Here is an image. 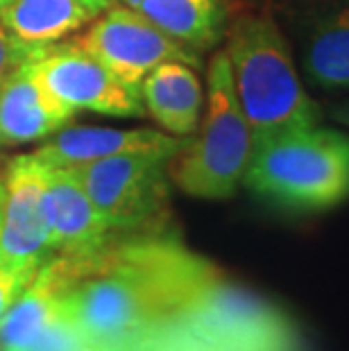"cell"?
Instances as JSON below:
<instances>
[{
	"label": "cell",
	"mask_w": 349,
	"mask_h": 351,
	"mask_svg": "<svg viewBox=\"0 0 349 351\" xmlns=\"http://www.w3.org/2000/svg\"><path fill=\"white\" fill-rule=\"evenodd\" d=\"M84 3L91 7V10L95 12V14H102L105 10H109L111 5H116L118 0H84Z\"/></svg>",
	"instance_id": "7402d4cb"
},
{
	"label": "cell",
	"mask_w": 349,
	"mask_h": 351,
	"mask_svg": "<svg viewBox=\"0 0 349 351\" xmlns=\"http://www.w3.org/2000/svg\"><path fill=\"white\" fill-rule=\"evenodd\" d=\"M36 267L10 265L0 261V322L12 308V304L19 300V295L29 286V281L36 276Z\"/></svg>",
	"instance_id": "ffe728a7"
},
{
	"label": "cell",
	"mask_w": 349,
	"mask_h": 351,
	"mask_svg": "<svg viewBox=\"0 0 349 351\" xmlns=\"http://www.w3.org/2000/svg\"><path fill=\"white\" fill-rule=\"evenodd\" d=\"M7 3H10V0H0V10H3V7H5Z\"/></svg>",
	"instance_id": "cb8c5ba5"
},
{
	"label": "cell",
	"mask_w": 349,
	"mask_h": 351,
	"mask_svg": "<svg viewBox=\"0 0 349 351\" xmlns=\"http://www.w3.org/2000/svg\"><path fill=\"white\" fill-rule=\"evenodd\" d=\"M50 168L32 154H21L5 170V218L0 261L21 267H39L55 256L43 206Z\"/></svg>",
	"instance_id": "9c48e42d"
},
{
	"label": "cell",
	"mask_w": 349,
	"mask_h": 351,
	"mask_svg": "<svg viewBox=\"0 0 349 351\" xmlns=\"http://www.w3.org/2000/svg\"><path fill=\"white\" fill-rule=\"evenodd\" d=\"M225 52L254 143L322 123V109L304 88L286 36L270 16L250 14L236 21Z\"/></svg>",
	"instance_id": "3957f363"
},
{
	"label": "cell",
	"mask_w": 349,
	"mask_h": 351,
	"mask_svg": "<svg viewBox=\"0 0 349 351\" xmlns=\"http://www.w3.org/2000/svg\"><path fill=\"white\" fill-rule=\"evenodd\" d=\"M75 41L111 75L139 93L143 77L159 64L184 62L195 69L202 66L200 52L170 39L157 25L123 3L102 12L98 21H91L84 34L75 36Z\"/></svg>",
	"instance_id": "52a82bcc"
},
{
	"label": "cell",
	"mask_w": 349,
	"mask_h": 351,
	"mask_svg": "<svg viewBox=\"0 0 349 351\" xmlns=\"http://www.w3.org/2000/svg\"><path fill=\"white\" fill-rule=\"evenodd\" d=\"M64 308L100 351H109L184 308L220 270L170 236L114 238L73 258Z\"/></svg>",
	"instance_id": "6da1fadb"
},
{
	"label": "cell",
	"mask_w": 349,
	"mask_h": 351,
	"mask_svg": "<svg viewBox=\"0 0 349 351\" xmlns=\"http://www.w3.org/2000/svg\"><path fill=\"white\" fill-rule=\"evenodd\" d=\"M109 351H295V328L220 272L184 308Z\"/></svg>",
	"instance_id": "7a4b0ae2"
},
{
	"label": "cell",
	"mask_w": 349,
	"mask_h": 351,
	"mask_svg": "<svg viewBox=\"0 0 349 351\" xmlns=\"http://www.w3.org/2000/svg\"><path fill=\"white\" fill-rule=\"evenodd\" d=\"M243 184L288 211H326L349 199V134L300 127L254 143Z\"/></svg>",
	"instance_id": "277c9868"
},
{
	"label": "cell",
	"mask_w": 349,
	"mask_h": 351,
	"mask_svg": "<svg viewBox=\"0 0 349 351\" xmlns=\"http://www.w3.org/2000/svg\"><path fill=\"white\" fill-rule=\"evenodd\" d=\"M73 274L75 261L62 254H55L39 267L36 276L0 322V351H21L34 340V335L62 308Z\"/></svg>",
	"instance_id": "5bb4252c"
},
{
	"label": "cell",
	"mask_w": 349,
	"mask_h": 351,
	"mask_svg": "<svg viewBox=\"0 0 349 351\" xmlns=\"http://www.w3.org/2000/svg\"><path fill=\"white\" fill-rule=\"evenodd\" d=\"M136 10L170 39L195 52L215 48L225 36L222 0H118Z\"/></svg>",
	"instance_id": "2e32d148"
},
{
	"label": "cell",
	"mask_w": 349,
	"mask_h": 351,
	"mask_svg": "<svg viewBox=\"0 0 349 351\" xmlns=\"http://www.w3.org/2000/svg\"><path fill=\"white\" fill-rule=\"evenodd\" d=\"M195 71L191 64L166 62L141 82L145 114L170 136L191 138L202 121L206 86H202Z\"/></svg>",
	"instance_id": "4fadbf2b"
},
{
	"label": "cell",
	"mask_w": 349,
	"mask_h": 351,
	"mask_svg": "<svg viewBox=\"0 0 349 351\" xmlns=\"http://www.w3.org/2000/svg\"><path fill=\"white\" fill-rule=\"evenodd\" d=\"M254 136L236 98L232 66L225 50L206 69V102L197 136L170 161V179L197 199H229L248 170Z\"/></svg>",
	"instance_id": "5b68a950"
},
{
	"label": "cell",
	"mask_w": 349,
	"mask_h": 351,
	"mask_svg": "<svg viewBox=\"0 0 349 351\" xmlns=\"http://www.w3.org/2000/svg\"><path fill=\"white\" fill-rule=\"evenodd\" d=\"M3 218H5V175H0V236H3Z\"/></svg>",
	"instance_id": "603a6c76"
},
{
	"label": "cell",
	"mask_w": 349,
	"mask_h": 351,
	"mask_svg": "<svg viewBox=\"0 0 349 351\" xmlns=\"http://www.w3.org/2000/svg\"><path fill=\"white\" fill-rule=\"evenodd\" d=\"M189 138L170 136L161 130H116V127H64L36 147L32 156L46 168H75L109 156L166 150L180 154Z\"/></svg>",
	"instance_id": "8fae6325"
},
{
	"label": "cell",
	"mask_w": 349,
	"mask_h": 351,
	"mask_svg": "<svg viewBox=\"0 0 349 351\" xmlns=\"http://www.w3.org/2000/svg\"><path fill=\"white\" fill-rule=\"evenodd\" d=\"M302 66L309 82L320 91H349V3L306 14Z\"/></svg>",
	"instance_id": "9a60e30c"
},
{
	"label": "cell",
	"mask_w": 349,
	"mask_h": 351,
	"mask_svg": "<svg viewBox=\"0 0 349 351\" xmlns=\"http://www.w3.org/2000/svg\"><path fill=\"white\" fill-rule=\"evenodd\" d=\"M175 152L147 150L75 166L82 186L109 231L121 238L163 236L170 218V161Z\"/></svg>",
	"instance_id": "8992f818"
},
{
	"label": "cell",
	"mask_w": 349,
	"mask_h": 351,
	"mask_svg": "<svg viewBox=\"0 0 349 351\" xmlns=\"http://www.w3.org/2000/svg\"><path fill=\"white\" fill-rule=\"evenodd\" d=\"M75 111L62 104L34 75L32 62L0 84V145L46 141L73 121Z\"/></svg>",
	"instance_id": "7c38bea8"
},
{
	"label": "cell",
	"mask_w": 349,
	"mask_h": 351,
	"mask_svg": "<svg viewBox=\"0 0 349 351\" xmlns=\"http://www.w3.org/2000/svg\"><path fill=\"white\" fill-rule=\"evenodd\" d=\"M21 351H100V349L82 333V328L66 313L62 302V308L57 311V315Z\"/></svg>",
	"instance_id": "ac0fdd59"
},
{
	"label": "cell",
	"mask_w": 349,
	"mask_h": 351,
	"mask_svg": "<svg viewBox=\"0 0 349 351\" xmlns=\"http://www.w3.org/2000/svg\"><path fill=\"white\" fill-rule=\"evenodd\" d=\"M32 71L41 84L73 111H95L114 118L145 116L141 93L111 75L75 39L48 46L32 62Z\"/></svg>",
	"instance_id": "ba28073f"
},
{
	"label": "cell",
	"mask_w": 349,
	"mask_h": 351,
	"mask_svg": "<svg viewBox=\"0 0 349 351\" xmlns=\"http://www.w3.org/2000/svg\"><path fill=\"white\" fill-rule=\"evenodd\" d=\"M98 16L84 0H10L0 10L3 23L29 46H53Z\"/></svg>",
	"instance_id": "e0dca14e"
},
{
	"label": "cell",
	"mask_w": 349,
	"mask_h": 351,
	"mask_svg": "<svg viewBox=\"0 0 349 351\" xmlns=\"http://www.w3.org/2000/svg\"><path fill=\"white\" fill-rule=\"evenodd\" d=\"M329 118L336 125H343V127H347V130H349V100L336 104V107L329 111Z\"/></svg>",
	"instance_id": "44dd1931"
},
{
	"label": "cell",
	"mask_w": 349,
	"mask_h": 351,
	"mask_svg": "<svg viewBox=\"0 0 349 351\" xmlns=\"http://www.w3.org/2000/svg\"><path fill=\"white\" fill-rule=\"evenodd\" d=\"M43 206L55 254L86 258L114 241V234L73 168H50Z\"/></svg>",
	"instance_id": "30bf717a"
},
{
	"label": "cell",
	"mask_w": 349,
	"mask_h": 351,
	"mask_svg": "<svg viewBox=\"0 0 349 351\" xmlns=\"http://www.w3.org/2000/svg\"><path fill=\"white\" fill-rule=\"evenodd\" d=\"M48 50L41 46H29V43L16 39L10 29L0 23V84L12 75L14 71L21 69L34 59H39Z\"/></svg>",
	"instance_id": "d6986e66"
}]
</instances>
